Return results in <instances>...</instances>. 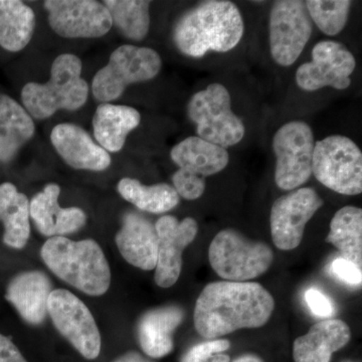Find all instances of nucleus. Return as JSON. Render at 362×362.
Returning <instances> with one entry per match:
<instances>
[{
    "mask_svg": "<svg viewBox=\"0 0 362 362\" xmlns=\"http://www.w3.org/2000/svg\"><path fill=\"white\" fill-rule=\"evenodd\" d=\"M356 61L342 44L333 40H323L314 45L312 61L299 66L296 82L302 90L313 92L331 87L345 90L351 84Z\"/></svg>",
    "mask_w": 362,
    "mask_h": 362,
    "instance_id": "4468645a",
    "label": "nucleus"
},
{
    "mask_svg": "<svg viewBox=\"0 0 362 362\" xmlns=\"http://www.w3.org/2000/svg\"><path fill=\"white\" fill-rule=\"evenodd\" d=\"M44 7L52 30L65 39H97L113 25L106 6L94 0H47Z\"/></svg>",
    "mask_w": 362,
    "mask_h": 362,
    "instance_id": "f8f14e48",
    "label": "nucleus"
},
{
    "mask_svg": "<svg viewBox=\"0 0 362 362\" xmlns=\"http://www.w3.org/2000/svg\"><path fill=\"white\" fill-rule=\"evenodd\" d=\"M30 202L11 182L0 185V221L4 226L2 240L13 249H23L30 235Z\"/></svg>",
    "mask_w": 362,
    "mask_h": 362,
    "instance_id": "393cba45",
    "label": "nucleus"
},
{
    "mask_svg": "<svg viewBox=\"0 0 362 362\" xmlns=\"http://www.w3.org/2000/svg\"><path fill=\"white\" fill-rule=\"evenodd\" d=\"M117 189L125 201L146 213L165 214L180 204L177 192L168 183L146 187L133 178H123L119 181Z\"/></svg>",
    "mask_w": 362,
    "mask_h": 362,
    "instance_id": "cd10ccee",
    "label": "nucleus"
},
{
    "mask_svg": "<svg viewBox=\"0 0 362 362\" xmlns=\"http://www.w3.org/2000/svg\"><path fill=\"white\" fill-rule=\"evenodd\" d=\"M188 118L194 123L197 137L223 148L244 138L245 126L232 111V100L225 86L214 83L195 93L187 106Z\"/></svg>",
    "mask_w": 362,
    "mask_h": 362,
    "instance_id": "0eeeda50",
    "label": "nucleus"
},
{
    "mask_svg": "<svg viewBox=\"0 0 362 362\" xmlns=\"http://www.w3.org/2000/svg\"><path fill=\"white\" fill-rule=\"evenodd\" d=\"M230 349V342L226 339H211L199 343L183 354L180 362H230L226 354Z\"/></svg>",
    "mask_w": 362,
    "mask_h": 362,
    "instance_id": "7c9ffc66",
    "label": "nucleus"
},
{
    "mask_svg": "<svg viewBox=\"0 0 362 362\" xmlns=\"http://www.w3.org/2000/svg\"><path fill=\"white\" fill-rule=\"evenodd\" d=\"M52 284L45 273L40 271L18 274L7 286L6 299L21 318L30 325H40L45 320L49 310Z\"/></svg>",
    "mask_w": 362,
    "mask_h": 362,
    "instance_id": "aec40b11",
    "label": "nucleus"
},
{
    "mask_svg": "<svg viewBox=\"0 0 362 362\" xmlns=\"http://www.w3.org/2000/svg\"><path fill=\"white\" fill-rule=\"evenodd\" d=\"M209 264L216 275L230 282H250L265 274L273 263L268 245L252 240L232 228L221 230L211 240Z\"/></svg>",
    "mask_w": 362,
    "mask_h": 362,
    "instance_id": "39448f33",
    "label": "nucleus"
},
{
    "mask_svg": "<svg viewBox=\"0 0 362 362\" xmlns=\"http://www.w3.org/2000/svg\"><path fill=\"white\" fill-rule=\"evenodd\" d=\"M305 4L312 23L314 21L321 32L330 37L341 33L349 21L351 7V2L349 0H309Z\"/></svg>",
    "mask_w": 362,
    "mask_h": 362,
    "instance_id": "c756f323",
    "label": "nucleus"
},
{
    "mask_svg": "<svg viewBox=\"0 0 362 362\" xmlns=\"http://www.w3.org/2000/svg\"><path fill=\"white\" fill-rule=\"evenodd\" d=\"M323 206V199L310 187L297 188L279 197L272 206V240L281 251H291L301 244L305 226Z\"/></svg>",
    "mask_w": 362,
    "mask_h": 362,
    "instance_id": "ddd939ff",
    "label": "nucleus"
},
{
    "mask_svg": "<svg viewBox=\"0 0 362 362\" xmlns=\"http://www.w3.org/2000/svg\"><path fill=\"white\" fill-rule=\"evenodd\" d=\"M185 319V310L177 305L158 307L145 312L137 325L140 347L151 358H162L175 349V330Z\"/></svg>",
    "mask_w": 362,
    "mask_h": 362,
    "instance_id": "6ab92c4d",
    "label": "nucleus"
},
{
    "mask_svg": "<svg viewBox=\"0 0 362 362\" xmlns=\"http://www.w3.org/2000/svg\"><path fill=\"white\" fill-rule=\"evenodd\" d=\"M342 362H354V361H342Z\"/></svg>",
    "mask_w": 362,
    "mask_h": 362,
    "instance_id": "4c0bfd02",
    "label": "nucleus"
},
{
    "mask_svg": "<svg viewBox=\"0 0 362 362\" xmlns=\"http://www.w3.org/2000/svg\"><path fill=\"white\" fill-rule=\"evenodd\" d=\"M141 115L132 107L102 103L93 117L97 142L107 152H118L125 145L128 134L139 126Z\"/></svg>",
    "mask_w": 362,
    "mask_h": 362,
    "instance_id": "4be33fe9",
    "label": "nucleus"
},
{
    "mask_svg": "<svg viewBox=\"0 0 362 362\" xmlns=\"http://www.w3.org/2000/svg\"><path fill=\"white\" fill-rule=\"evenodd\" d=\"M35 28L32 7L18 0H0V47L18 52L30 44Z\"/></svg>",
    "mask_w": 362,
    "mask_h": 362,
    "instance_id": "a878e982",
    "label": "nucleus"
},
{
    "mask_svg": "<svg viewBox=\"0 0 362 362\" xmlns=\"http://www.w3.org/2000/svg\"><path fill=\"white\" fill-rule=\"evenodd\" d=\"M112 362H154L150 361L142 356V354H138V352L130 351L127 354H123V356H119L115 361Z\"/></svg>",
    "mask_w": 362,
    "mask_h": 362,
    "instance_id": "c9c22d12",
    "label": "nucleus"
},
{
    "mask_svg": "<svg viewBox=\"0 0 362 362\" xmlns=\"http://www.w3.org/2000/svg\"><path fill=\"white\" fill-rule=\"evenodd\" d=\"M326 242L333 245L341 258L349 259L358 268L362 267V211L346 206L340 209L330 223Z\"/></svg>",
    "mask_w": 362,
    "mask_h": 362,
    "instance_id": "bb28decb",
    "label": "nucleus"
},
{
    "mask_svg": "<svg viewBox=\"0 0 362 362\" xmlns=\"http://www.w3.org/2000/svg\"><path fill=\"white\" fill-rule=\"evenodd\" d=\"M331 273L338 280L349 286H361L362 282L361 269L356 264L343 258H338L333 261L331 265Z\"/></svg>",
    "mask_w": 362,
    "mask_h": 362,
    "instance_id": "473e14b6",
    "label": "nucleus"
},
{
    "mask_svg": "<svg viewBox=\"0 0 362 362\" xmlns=\"http://www.w3.org/2000/svg\"><path fill=\"white\" fill-rule=\"evenodd\" d=\"M82 61L73 54H59L45 84L28 83L21 90L23 108L37 120H45L59 110L82 108L89 97V85L82 77Z\"/></svg>",
    "mask_w": 362,
    "mask_h": 362,
    "instance_id": "20e7f679",
    "label": "nucleus"
},
{
    "mask_svg": "<svg viewBox=\"0 0 362 362\" xmlns=\"http://www.w3.org/2000/svg\"><path fill=\"white\" fill-rule=\"evenodd\" d=\"M115 240L119 252L130 265L144 271L156 269L158 239L156 226L146 218L126 214Z\"/></svg>",
    "mask_w": 362,
    "mask_h": 362,
    "instance_id": "a211bd4d",
    "label": "nucleus"
},
{
    "mask_svg": "<svg viewBox=\"0 0 362 362\" xmlns=\"http://www.w3.org/2000/svg\"><path fill=\"white\" fill-rule=\"evenodd\" d=\"M154 226L158 239L154 279L159 287L169 288L180 279L183 251L195 240L199 226L194 218L178 221L173 216H161Z\"/></svg>",
    "mask_w": 362,
    "mask_h": 362,
    "instance_id": "2eb2a0df",
    "label": "nucleus"
},
{
    "mask_svg": "<svg viewBox=\"0 0 362 362\" xmlns=\"http://www.w3.org/2000/svg\"><path fill=\"white\" fill-rule=\"evenodd\" d=\"M161 66L160 56L154 49L121 45L112 52L108 64L94 76L93 96L101 103L115 101L122 96L128 86L156 78Z\"/></svg>",
    "mask_w": 362,
    "mask_h": 362,
    "instance_id": "423d86ee",
    "label": "nucleus"
},
{
    "mask_svg": "<svg viewBox=\"0 0 362 362\" xmlns=\"http://www.w3.org/2000/svg\"><path fill=\"white\" fill-rule=\"evenodd\" d=\"M52 146L63 160L78 170L104 171L111 165L109 152L76 124H59L51 133Z\"/></svg>",
    "mask_w": 362,
    "mask_h": 362,
    "instance_id": "dca6fc26",
    "label": "nucleus"
},
{
    "mask_svg": "<svg viewBox=\"0 0 362 362\" xmlns=\"http://www.w3.org/2000/svg\"><path fill=\"white\" fill-rule=\"evenodd\" d=\"M232 362H264V361L261 357L256 356V354H247L237 357Z\"/></svg>",
    "mask_w": 362,
    "mask_h": 362,
    "instance_id": "e433bc0d",
    "label": "nucleus"
},
{
    "mask_svg": "<svg viewBox=\"0 0 362 362\" xmlns=\"http://www.w3.org/2000/svg\"><path fill=\"white\" fill-rule=\"evenodd\" d=\"M0 362H28L13 340L0 333Z\"/></svg>",
    "mask_w": 362,
    "mask_h": 362,
    "instance_id": "f704fd0d",
    "label": "nucleus"
},
{
    "mask_svg": "<svg viewBox=\"0 0 362 362\" xmlns=\"http://www.w3.org/2000/svg\"><path fill=\"white\" fill-rule=\"evenodd\" d=\"M313 132L302 121L286 123L276 132L273 150L276 156L275 181L283 190H295L312 175Z\"/></svg>",
    "mask_w": 362,
    "mask_h": 362,
    "instance_id": "1a4fd4ad",
    "label": "nucleus"
},
{
    "mask_svg": "<svg viewBox=\"0 0 362 362\" xmlns=\"http://www.w3.org/2000/svg\"><path fill=\"white\" fill-rule=\"evenodd\" d=\"M312 175L321 185L337 194H361V150L345 136H328L315 143Z\"/></svg>",
    "mask_w": 362,
    "mask_h": 362,
    "instance_id": "6e6552de",
    "label": "nucleus"
},
{
    "mask_svg": "<svg viewBox=\"0 0 362 362\" xmlns=\"http://www.w3.org/2000/svg\"><path fill=\"white\" fill-rule=\"evenodd\" d=\"M35 132L32 116L13 98L0 94V161L13 160Z\"/></svg>",
    "mask_w": 362,
    "mask_h": 362,
    "instance_id": "b1692460",
    "label": "nucleus"
},
{
    "mask_svg": "<svg viewBox=\"0 0 362 362\" xmlns=\"http://www.w3.org/2000/svg\"><path fill=\"white\" fill-rule=\"evenodd\" d=\"M47 310L54 327L81 356L89 361L100 356L101 334L94 316L82 300L68 290H54Z\"/></svg>",
    "mask_w": 362,
    "mask_h": 362,
    "instance_id": "9b49d317",
    "label": "nucleus"
},
{
    "mask_svg": "<svg viewBox=\"0 0 362 362\" xmlns=\"http://www.w3.org/2000/svg\"><path fill=\"white\" fill-rule=\"evenodd\" d=\"M274 309L275 300L259 283H211L195 303V330L206 339H218L237 330L262 327Z\"/></svg>",
    "mask_w": 362,
    "mask_h": 362,
    "instance_id": "f257e3e1",
    "label": "nucleus"
},
{
    "mask_svg": "<svg viewBox=\"0 0 362 362\" xmlns=\"http://www.w3.org/2000/svg\"><path fill=\"white\" fill-rule=\"evenodd\" d=\"M45 265L59 279L90 296H102L111 284V270L103 250L94 240L74 242L51 238L42 247Z\"/></svg>",
    "mask_w": 362,
    "mask_h": 362,
    "instance_id": "7ed1b4c3",
    "label": "nucleus"
},
{
    "mask_svg": "<svg viewBox=\"0 0 362 362\" xmlns=\"http://www.w3.org/2000/svg\"><path fill=\"white\" fill-rule=\"evenodd\" d=\"M61 188L49 183L30 202V216L45 237H64L78 232L86 225L87 216L78 207L63 209L59 204Z\"/></svg>",
    "mask_w": 362,
    "mask_h": 362,
    "instance_id": "f3484780",
    "label": "nucleus"
},
{
    "mask_svg": "<svg viewBox=\"0 0 362 362\" xmlns=\"http://www.w3.org/2000/svg\"><path fill=\"white\" fill-rule=\"evenodd\" d=\"M112 23L124 37L134 42L146 37L150 26V1L142 0H105Z\"/></svg>",
    "mask_w": 362,
    "mask_h": 362,
    "instance_id": "c85d7f7f",
    "label": "nucleus"
},
{
    "mask_svg": "<svg viewBox=\"0 0 362 362\" xmlns=\"http://www.w3.org/2000/svg\"><path fill=\"white\" fill-rule=\"evenodd\" d=\"M305 300L312 313L322 318H329L334 313V306L329 298L317 289H309L305 293Z\"/></svg>",
    "mask_w": 362,
    "mask_h": 362,
    "instance_id": "72a5a7b5",
    "label": "nucleus"
},
{
    "mask_svg": "<svg viewBox=\"0 0 362 362\" xmlns=\"http://www.w3.org/2000/svg\"><path fill=\"white\" fill-rule=\"evenodd\" d=\"M312 30L313 23L304 1H276L269 18L272 58L278 65L292 66L308 44Z\"/></svg>",
    "mask_w": 362,
    "mask_h": 362,
    "instance_id": "9d476101",
    "label": "nucleus"
},
{
    "mask_svg": "<svg viewBox=\"0 0 362 362\" xmlns=\"http://www.w3.org/2000/svg\"><path fill=\"white\" fill-rule=\"evenodd\" d=\"M173 183L178 197L187 201L199 199L206 190L204 178L185 169L176 171L173 176Z\"/></svg>",
    "mask_w": 362,
    "mask_h": 362,
    "instance_id": "2f4dec72",
    "label": "nucleus"
},
{
    "mask_svg": "<svg viewBox=\"0 0 362 362\" xmlns=\"http://www.w3.org/2000/svg\"><path fill=\"white\" fill-rule=\"evenodd\" d=\"M170 157L178 168L204 178L221 173L230 161L226 149L195 136L176 144Z\"/></svg>",
    "mask_w": 362,
    "mask_h": 362,
    "instance_id": "5701e85b",
    "label": "nucleus"
},
{
    "mask_svg": "<svg viewBox=\"0 0 362 362\" xmlns=\"http://www.w3.org/2000/svg\"><path fill=\"white\" fill-rule=\"evenodd\" d=\"M240 9L230 1L202 2L178 20L173 40L181 54L202 58L207 52H226L237 47L244 35Z\"/></svg>",
    "mask_w": 362,
    "mask_h": 362,
    "instance_id": "f03ea898",
    "label": "nucleus"
},
{
    "mask_svg": "<svg viewBox=\"0 0 362 362\" xmlns=\"http://www.w3.org/2000/svg\"><path fill=\"white\" fill-rule=\"evenodd\" d=\"M351 331L344 321L324 319L298 337L293 344L295 362H330L332 354L346 346Z\"/></svg>",
    "mask_w": 362,
    "mask_h": 362,
    "instance_id": "412c9836",
    "label": "nucleus"
}]
</instances>
